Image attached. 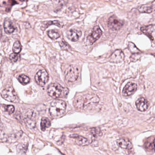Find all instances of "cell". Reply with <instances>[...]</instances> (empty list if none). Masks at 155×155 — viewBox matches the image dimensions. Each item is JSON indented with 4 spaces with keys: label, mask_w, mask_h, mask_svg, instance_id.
Masks as SVG:
<instances>
[{
    "label": "cell",
    "mask_w": 155,
    "mask_h": 155,
    "mask_svg": "<svg viewBox=\"0 0 155 155\" xmlns=\"http://www.w3.org/2000/svg\"><path fill=\"white\" fill-rule=\"evenodd\" d=\"M99 98L94 94H88L78 97L75 100L74 105L80 110H91L98 103Z\"/></svg>",
    "instance_id": "cell-1"
},
{
    "label": "cell",
    "mask_w": 155,
    "mask_h": 155,
    "mask_svg": "<svg viewBox=\"0 0 155 155\" xmlns=\"http://www.w3.org/2000/svg\"><path fill=\"white\" fill-rule=\"evenodd\" d=\"M66 108V103L63 101L61 100H54L50 104L49 108V114L53 118H59L64 114Z\"/></svg>",
    "instance_id": "cell-2"
},
{
    "label": "cell",
    "mask_w": 155,
    "mask_h": 155,
    "mask_svg": "<svg viewBox=\"0 0 155 155\" xmlns=\"http://www.w3.org/2000/svg\"><path fill=\"white\" fill-rule=\"evenodd\" d=\"M49 95L53 98H65L68 94L69 90L66 87H62L58 83H52L47 89Z\"/></svg>",
    "instance_id": "cell-3"
},
{
    "label": "cell",
    "mask_w": 155,
    "mask_h": 155,
    "mask_svg": "<svg viewBox=\"0 0 155 155\" xmlns=\"http://www.w3.org/2000/svg\"><path fill=\"white\" fill-rule=\"evenodd\" d=\"M1 95L4 99L10 102H16L18 101L17 94L12 87H7L2 90Z\"/></svg>",
    "instance_id": "cell-4"
},
{
    "label": "cell",
    "mask_w": 155,
    "mask_h": 155,
    "mask_svg": "<svg viewBox=\"0 0 155 155\" xmlns=\"http://www.w3.org/2000/svg\"><path fill=\"white\" fill-rule=\"evenodd\" d=\"M79 74V69L74 66L69 65L65 69V78L68 81L73 82L76 80Z\"/></svg>",
    "instance_id": "cell-5"
},
{
    "label": "cell",
    "mask_w": 155,
    "mask_h": 155,
    "mask_svg": "<svg viewBox=\"0 0 155 155\" xmlns=\"http://www.w3.org/2000/svg\"><path fill=\"white\" fill-rule=\"evenodd\" d=\"M49 75L46 70H41L38 71L35 76L36 83L40 86H43L46 84L49 80Z\"/></svg>",
    "instance_id": "cell-6"
},
{
    "label": "cell",
    "mask_w": 155,
    "mask_h": 155,
    "mask_svg": "<svg viewBox=\"0 0 155 155\" xmlns=\"http://www.w3.org/2000/svg\"><path fill=\"white\" fill-rule=\"evenodd\" d=\"M108 24V28L112 30H118L123 25V22L114 16L110 17Z\"/></svg>",
    "instance_id": "cell-7"
},
{
    "label": "cell",
    "mask_w": 155,
    "mask_h": 155,
    "mask_svg": "<svg viewBox=\"0 0 155 155\" xmlns=\"http://www.w3.org/2000/svg\"><path fill=\"white\" fill-rule=\"evenodd\" d=\"M36 114L34 111L29 110L25 114V120L26 124L30 128H34L35 125Z\"/></svg>",
    "instance_id": "cell-8"
},
{
    "label": "cell",
    "mask_w": 155,
    "mask_h": 155,
    "mask_svg": "<svg viewBox=\"0 0 155 155\" xmlns=\"http://www.w3.org/2000/svg\"><path fill=\"white\" fill-rule=\"evenodd\" d=\"M102 34V31L98 26H95L92 33L88 37L87 39L91 44H93L98 40Z\"/></svg>",
    "instance_id": "cell-9"
},
{
    "label": "cell",
    "mask_w": 155,
    "mask_h": 155,
    "mask_svg": "<svg viewBox=\"0 0 155 155\" xmlns=\"http://www.w3.org/2000/svg\"><path fill=\"white\" fill-rule=\"evenodd\" d=\"M124 54L121 50H117L110 57V61L111 63H118L124 60Z\"/></svg>",
    "instance_id": "cell-10"
},
{
    "label": "cell",
    "mask_w": 155,
    "mask_h": 155,
    "mask_svg": "<svg viewBox=\"0 0 155 155\" xmlns=\"http://www.w3.org/2000/svg\"><path fill=\"white\" fill-rule=\"evenodd\" d=\"M137 85L133 82H129L125 86L123 92L124 97H128L133 94L137 89Z\"/></svg>",
    "instance_id": "cell-11"
},
{
    "label": "cell",
    "mask_w": 155,
    "mask_h": 155,
    "mask_svg": "<svg viewBox=\"0 0 155 155\" xmlns=\"http://www.w3.org/2000/svg\"><path fill=\"white\" fill-rule=\"evenodd\" d=\"M137 108L140 112H145L148 110L149 103L145 98L141 97L139 98L136 102Z\"/></svg>",
    "instance_id": "cell-12"
},
{
    "label": "cell",
    "mask_w": 155,
    "mask_h": 155,
    "mask_svg": "<svg viewBox=\"0 0 155 155\" xmlns=\"http://www.w3.org/2000/svg\"><path fill=\"white\" fill-rule=\"evenodd\" d=\"M82 35L80 31L76 29H71L68 31L67 36L68 38L73 42H76L80 39Z\"/></svg>",
    "instance_id": "cell-13"
},
{
    "label": "cell",
    "mask_w": 155,
    "mask_h": 155,
    "mask_svg": "<svg viewBox=\"0 0 155 155\" xmlns=\"http://www.w3.org/2000/svg\"><path fill=\"white\" fill-rule=\"evenodd\" d=\"M69 137L74 138L76 143L79 146H86L89 144V140L83 136H80L76 134H73L70 135Z\"/></svg>",
    "instance_id": "cell-14"
},
{
    "label": "cell",
    "mask_w": 155,
    "mask_h": 155,
    "mask_svg": "<svg viewBox=\"0 0 155 155\" xmlns=\"http://www.w3.org/2000/svg\"><path fill=\"white\" fill-rule=\"evenodd\" d=\"M4 28L6 33L8 34H12L15 30L13 22L9 19H6L4 21Z\"/></svg>",
    "instance_id": "cell-15"
},
{
    "label": "cell",
    "mask_w": 155,
    "mask_h": 155,
    "mask_svg": "<svg viewBox=\"0 0 155 155\" xmlns=\"http://www.w3.org/2000/svg\"><path fill=\"white\" fill-rule=\"evenodd\" d=\"M141 31L148 37L153 40L152 34L155 31V25H150L143 26L141 28Z\"/></svg>",
    "instance_id": "cell-16"
},
{
    "label": "cell",
    "mask_w": 155,
    "mask_h": 155,
    "mask_svg": "<svg viewBox=\"0 0 155 155\" xmlns=\"http://www.w3.org/2000/svg\"><path fill=\"white\" fill-rule=\"evenodd\" d=\"M117 145L120 148L126 149H131L132 148V145L130 141H129L128 139H118L117 141Z\"/></svg>",
    "instance_id": "cell-17"
},
{
    "label": "cell",
    "mask_w": 155,
    "mask_h": 155,
    "mask_svg": "<svg viewBox=\"0 0 155 155\" xmlns=\"http://www.w3.org/2000/svg\"><path fill=\"white\" fill-rule=\"evenodd\" d=\"M51 125L50 120L46 117H43L41 121V129L43 131H45L47 128L49 127Z\"/></svg>",
    "instance_id": "cell-18"
},
{
    "label": "cell",
    "mask_w": 155,
    "mask_h": 155,
    "mask_svg": "<svg viewBox=\"0 0 155 155\" xmlns=\"http://www.w3.org/2000/svg\"><path fill=\"white\" fill-rule=\"evenodd\" d=\"M138 10L141 13H150L152 11V7L148 5H143L138 8Z\"/></svg>",
    "instance_id": "cell-19"
},
{
    "label": "cell",
    "mask_w": 155,
    "mask_h": 155,
    "mask_svg": "<svg viewBox=\"0 0 155 155\" xmlns=\"http://www.w3.org/2000/svg\"><path fill=\"white\" fill-rule=\"evenodd\" d=\"M18 80L20 83H21L22 84L26 85L28 83H29L30 81V79L28 76L22 74L20 75L18 77Z\"/></svg>",
    "instance_id": "cell-20"
},
{
    "label": "cell",
    "mask_w": 155,
    "mask_h": 155,
    "mask_svg": "<svg viewBox=\"0 0 155 155\" xmlns=\"http://www.w3.org/2000/svg\"><path fill=\"white\" fill-rule=\"evenodd\" d=\"M43 24V26H44V28H45V29H46V28H48L49 26V25H51V24L56 25V26H58V27H60V28H61V27L63 26V24L62 23L56 21L46 22H44Z\"/></svg>",
    "instance_id": "cell-21"
},
{
    "label": "cell",
    "mask_w": 155,
    "mask_h": 155,
    "mask_svg": "<svg viewBox=\"0 0 155 155\" xmlns=\"http://www.w3.org/2000/svg\"><path fill=\"white\" fill-rule=\"evenodd\" d=\"M47 34L49 38L54 40L58 39L60 37L59 32L55 30L49 31H48Z\"/></svg>",
    "instance_id": "cell-22"
},
{
    "label": "cell",
    "mask_w": 155,
    "mask_h": 155,
    "mask_svg": "<svg viewBox=\"0 0 155 155\" xmlns=\"http://www.w3.org/2000/svg\"><path fill=\"white\" fill-rule=\"evenodd\" d=\"M13 49L14 53H16V54H18L21 52V45L19 41H16L14 43Z\"/></svg>",
    "instance_id": "cell-23"
},
{
    "label": "cell",
    "mask_w": 155,
    "mask_h": 155,
    "mask_svg": "<svg viewBox=\"0 0 155 155\" xmlns=\"http://www.w3.org/2000/svg\"><path fill=\"white\" fill-rule=\"evenodd\" d=\"M17 151L19 154H23L26 153L27 149V145L20 144L17 146Z\"/></svg>",
    "instance_id": "cell-24"
},
{
    "label": "cell",
    "mask_w": 155,
    "mask_h": 155,
    "mask_svg": "<svg viewBox=\"0 0 155 155\" xmlns=\"http://www.w3.org/2000/svg\"><path fill=\"white\" fill-rule=\"evenodd\" d=\"M91 133L95 136H102V133L100 129L98 128H93L91 129Z\"/></svg>",
    "instance_id": "cell-25"
},
{
    "label": "cell",
    "mask_w": 155,
    "mask_h": 155,
    "mask_svg": "<svg viewBox=\"0 0 155 155\" xmlns=\"http://www.w3.org/2000/svg\"><path fill=\"white\" fill-rule=\"evenodd\" d=\"M129 49L131 52H134V53H137L139 52V50L137 48L134 44L130 42L129 44Z\"/></svg>",
    "instance_id": "cell-26"
},
{
    "label": "cell",
    "mask_w": 155,
    "mask_h": 155,
    "mask_svg": "<svg viewBox=\"0 0 155 155\" xmlns=\"http://www.w3.org/2000/svg\"><path fill=\"white\" fill-rule=\"evenodd\" d=\"M20 58V55L18 54H16V53H12L10 55V59L12 62L16 63L18 61Z\"/></svg>",
    "instance_id": "cell-27"
},
{
    "label": "cell",
    "mask_w": 155,
    "mask_h": 155,
    "mask_svg": "<svg viewBox=\"0 0 155 155\" xmlns=\"http://www.w3.org/2000/svg\"><path fill=\"white\" fill-rule=\"evenodd\" d=\"M8 137L6 134L0 130V142H5L7 141Z\"/></svg>",
    "instance_id": "cell-28"
},
{
    "label": "cell",
    "mask_w": 155,
    "mask_h": 155,
    "mask_svg": "<svg viewBox=\"0 0 155 155\" xmlns=\"http://www.w3.org/2000/svg\"><path fill=\"white\" fill-rule=\"evenodd\" d=\"M6 111L9 114H12L14 112L15 107L13 105H7L5 107Z\"/></svg>",
    "instance_id": "cell-29"
},
{
    "label": "cell",
    "mask_w": 155,
    "mask_h": 155,
    "mask_svg": "<svg viewBox=\"0 0 155 155\" xmlns=\"http://www.w3.org/2000/svg\"><path fill=\"white\" fill-rule=\"evenodd\" d=\"M139 55L137 53H134L133 55H131V60L132 62H136V61H137L139 59L140 57H139Z\"/></svg>",
    "instance_id": "cell-30"
},
{
    "label": "cell",
    "mask_w": 155,
    "mask_h": 155,
    "mask_svg": "<svg viewBox=\"0 0 155 155\" xmlns=\"http://www.w3.org/2000/svg\"><path fill=\"white\" fill-rule=\"evenodd\" d=\"M62 41L61 43H60V45H61V47L64 50H68L69 48V46L67 43H66L64 41Z\"/></svg>",
    "instance_id": "cell-31"
},
{
    "label": "cell",
    "mask_w": 155,
    "mask_h": 155,
    "mask_svg": "<svg viewBox=\"0 0 155 155\" xmlns=\"http://www.w3.org/2000/svg\"><path fill=\"white\" fill-rule=\"evenodd\" d=\"M149 148L155 151V139H154L153 142L150 144Z\"/></svg>",
    "instance_id": "cell-32"
},
{
    "label": "cell",
    "mask_w": 155,
    "mask_h": 155,
    "mask_svg": "<svg viewBox=\"0 0 155 155\" xmlns=\"http://www.w3.org/2000/svg\"><path fill=\"white\" fill-rule=\"evenodd\" d=\"M2 128H3V125L1 121L0 120V130H1Z\"/></svg>",
    "instance_id": "cell-33"
},
{
    "label": "cell",
    "mask_w": 155,
    "mask_h": 155,
    "mask_svg": "<svg viewBox=\"0 0 155 155\" xmlns=\"http://www.w3.org/2000/svg\"><path fill=\"white\" fill-rule=\"evenodd\" d=\"M1 34H2V28H1V26L0 25V37H1Z\"/></svg>",
    "instance_id": "cell-34"
},
{
    "label": "cell",
    "mask_w": 155,
    "mask_h": 155,
    "mask_svg": "<svg viewBox=\"0 0 155 155\" xmlns=\"http://www.w3.org/2000/svg\"><path fill=\"white\" fill-rule=\"evenodd\" d=\"M152 5H153V7H155V1H154V2L152 3Z\"/></svg>",
    "instance_id": "cell-35"
}]
</instances>
